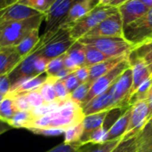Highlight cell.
<instances>
[{"label": "cell", "instance_id": "1", "mask_svg": "<svg viewBox=\"0 0 152 152\" xmlns=\"http://www.w3.org/2000/svg\"><path fill=\"white\" fill-rule=\"evenodd\" d=\"M85 117L82 107L69 98L57 110L35 118L29 128H58L66 131L81 123Z\"/></svg>", "mask_w": 152, "mask_h": 152}, {"label": "cell", "instance_id": "2", "mask_svg": "<svg viewBox=\"0 0 152 152\" xmlns=\"http://www.w3.org/2000/svg\"><path fill=\"white\" fill-rule=\"evenodd\" d=\"M75 42L69 28L59 27L53 31L44 33L34 50L39 56L51 60L66 53Z\"/></svg>", "mask_w": 152, "mask_h": 152}, {"label": "cell", "instance_id": "3", "mask_svg": "<svg viewBox=\"0 0 152 152\" xmlns=\"http://www.w3.org/2000/svg\"><path fill=\"white\" fill-rule=\"evenodd\" d=\"M43 20L45 14L41 13L23 20L0 22V49L15 47L32 29L40 28Z\"/></svg>", "mask_w": 152, "mask_h": 152}, {"label": "cell", "instance_id": "4", "mask_svg": "<svg viewBox=\"0 0 152 152\" xmlns=\"http://www.w3.org/2000/svg\"><path fill=\"white\" fill-rule=\"evenodd\" d=\"M118 12V7L111 5H97L69 28L71 37L76 41L79 40L102 20Z\"/></svg>", "mask_w": 152, "mask_h": 152}, {"label": "cell", "instance_id": "5", "mask_svg": "<svg viewBox=\"0 0 152 152\" xmlns=\"http://www.w3.org/2000/svg\"><path fill=\"white\" fill-rule=\"evenodd\" d=\"M84 45H91L109 57H118L128 55L134 46L130 44L125 37H82L78 40Z\"/></svg>", "mask_w": 152, "mask_h": 152}, {"label": "cell", "instance_id": "6", "mask_svg": "<svg viewBox=\"0 0 152 152\" xmlns=\"http://www.w3.org/2000/svg\"><path fill=\"white\" fill-rule=\"evenodd\" d=\"M123 37L134 47L152 38V7L141 18L123 28Z\"/></svg>", "mask_w": 152, "mask_h": 152}, {"label": "cell", "instance_id": "7", "mask_svg": "<svg viewBox=\"0 0 152 152\" xmlns=\"http://www.w3.org/2000/svg\"><path fill=\"white\" fill-rule=\"evenodd\" d=\"M130 67V63L128 61V56L121 61L117 66H115L112 69H110L108 73L104 74L103 76L97 78L92 85L89 89V92L86 95V98L81 107H84L86 104H87L91 100H93L97 95L101 94L104 91H106L110 86H111L115 81L118 79V77L128 68Z\"/></svg>", "mask_w": 152, "mask_h": 152}, {"label": "cell", "instance_id": "8", "mask_svg": "<svg viewBox=\"0 0 152 152\" xmlns=\"http://www.w3.org/2000/svg\"><path fill=\"white\" fill-rule=\"evenodd\" d=\"M133 84V72L131 67L126 69L112 86V107L114 109H126L130 90Z\"/></svg>", "mask_w": 152, "mask_h": 152}, {"label": "cell", "instance_id": "9", "mask_svg": "<svg viewBox=\"0 0 152 152\" xmlns=\"http://www.w3.org/2000/svg\"><path fill=\"white\" fill-rule=\"evenodd\" d=\"M131 107V117L129 125L122 140L135 137L145 126L149 119V104L147 101H141L134 103Z\"/></svg>", "mask_w": 152, "mask_h": 152}, {"label": "cell", "instance_id": "10", "mask_svg": "<svg viewBox=\"0 0 152 152\" xmlns=\"http://www.w3.org/2000/svg\"><path fill=\"white\" fill-rule=\"evenodd\" d=\"M123 37V22L120 13L118 12L101 23H99L95 28L90 30L83 37Z\"/></svg>", "mask_w": 152, "mask_h": 152}, {"label": "cell", "instance_id": "11", "mask_svg": "<svg viewBox=\"0 0 152 152\" xmlns=\"http://www.w3.org/2000/svg\"><path fill=\"white\" fill-rule=\"evenodd\" d=\"M77 1V0H56L45 13V33L57 29Z\"/></svg>", "mask_w": 152, "mask_h": 152}, {"label": "cell", "instance_id": "12", "mask_svg": "<svg viewBox=\"0 0 152 152\" xmlns=\"http://www.w3.org/2000/svg\"><path fill=\"white\" fill-rule=\"evenodd\" d=\"M38 57V53L34 50L30 54L26 56L21 60V61L8 74L9 79L11 81V86L18 83L20 80L32 77L39 75L35 67V62L37 58Z\"/></svg>", "mask_w": 152, "mask_h": 152}, {"label": "cell", "instance_id": "13", "mask_svg": "<svg viewBox=\"0 0 152 152\" xmlns=\"http://www.w3.org/2000/svg\"><path fill=\"white\" fill-rule=\"evenodd\" d=\"M118 9L122 19L123 28L141 18L150 10V8L141 0H128L118 6Z\"/></svg>", "mask_w": 152, "mask_h": 152}, {"label": "cell", "instance_id": "14", "mask_svg": "<svg viewBox=\"0 0 152 152\" xmlns=\"http://www.w3.org/2000/svg\"><path fill=\"white\" fill-rule=\"evenodd\" d=\"M97 5V0H77L73 4L67 16L61 21L60 27L69 28L76 21H77L79 19H81L93 9H94Z\"/></svg>", "mask_w": 152, "mask_h": 152}, {"label": "cell", "instance_id": "15", "mask_svg": "<svg viewBox=\"0 0 152 152\" xmlns=\"http://www.w3.org/2000/svg\"><path fill=\"white\" fill-rule=\"evenodd\" d=\"M112 86H110L106 91H104L101 94L94 97L84 107H82L85 116L99 113L102 111H110L113 110V107H112Z\"/></svg>", "mask_w": 152, "mask_h": 152}, {"label": "cell", "instance_id": "16", "mask_svg": "<svg viewBox=\"0 0 152 152\" xmlns=\"http://www.w3.org/2000/svg\"><path fill=\"white\" fill-rule=\"evenodd\" d=\"M41 14L36 10L20 3H16L0 11V22L23 20Z\"/></svg>", "mask_w": 152, "mask_h": 152}, {"label": "cell", "instance_id": "17", "mask_svg": "<svg viewBox=\"0 0 152 152\" xmlns=\"http://www.w3.org/2000/svg\"><path fill=\"white\" fill-rule=\"evenodd\" d=\"M133 72V84L130 90L129 99L138 90L141 85L152 77L146 64L139 59H128ZM128 99V101H129Z\"/></svg>", "mask_w": 152, "mask_h": 152}, {"label": "cell", "instance_id": "18", "mask_svg": "<svg viewBox=\"0 0 152 152\" xmlns=\"http://www.w3.org/2000/svg\"><path fill=\"white\" fill-rule=\"evenodd\" d=\"M23 58L16 51L15 47L0 49V76L8 75L21 61Z\"/></svg>", "mask_w": 152, "mask_h": 152}, {"label": "cell", "instance_id": "19", "mask_svg": "<svg viewBox=\"0 0 152 152\" xmlns=\"http://www.w3.org/2000/svg\"><path fill=\"white\" fill-rule=\"evenodd\" d=\"M46 79H47V75L45 73L37 75L36 77L21 79L18 83L11 86V90L8 94H26L37 90L46 81Z\"/></svg>", "mask_w": 152, "mask_h": 152}, {"label": "cell", "instance_id": "20", "mask_svg": "<svg viewBox=\"0 0 152 152\" xmlns=\"http://www.w3.org/2000/svg\"><path fill=\"white\" fill-rule=\"evenodd\" d=\"M128 55H123L118 57H112L104 61L99 62L93 66L89 67V78L88 83L92 85L97 78L108 73L110 69H112L115 66H117L121 61L126 59Z\"/></svg>", "mask_w": 152, "mask_h": 152}, {"label": "cell", "instance_id": "21", "mask_svg": "<svg viewBox=\"0 0 152 152\" xmlns=\"http://www.w3.org/2000/svg\"><path fill=\"white\" fill-rule=\"evenodd\" d=\"M131 117V107H128L113 123V125L108 129L107 141L122 139L126 134Z\"/></svg>", "mask_w": 152, "mask_h": 152}, {"label": "cell", "instance_id": "22", "mask_svg": "<svg viewBox=\"0 0 152 152\" xmlns=\"http://www.w3.org/2000/svg\"><path fill=\"white\" fill-rule=\"evenodd\" d=\"M40 40L39 37V28L32 29L16 46L15 49L21 58H25L30 54L34 49L37 47Z\"/></svg>", "mask_w": 152, "mask_h": 152}, {"label": "cell", "instance_id": "23", "mask_svg": "<svg viewBox=\"0 0 152 152\" xmlns=\"http://www.w3.org/2000/svg\"><path fill=\"white\" fill-rule=\"evenodd\" d=\"M128 59H139L142 61L152 76V41L134 47L128 54Z\"/></svg>", "mask_w": 152, "mask_h": 152}, {"label": "cell", "instance_id": "24", "mask_svg": "<svg viewBox=\"0 0 152 152\" xmlns=\"http://www.w3.org/2000/svg\"><path fill=\"white\" fill-rule=\"evenodd\" d=\"M35 119L31 110L17 111L13 117L7 121L12 128H29Z\"/></svg>", "mask_w": 152, "mask_h": 152}, {"label": "cell", "instance_id": "25", "mask_svg": "<svg viewBox=\"0 0 152 152\" xmlns=\"http://www.w3.org/2000/svg\"><path fill=\"white\" fill-rule=\"evenodd\" d=\"M122 141V139L107 141L102 143H87L80 146L77 152H111Z\"/></svg>", "mask_w": 152, "mask_h": 152}, {"label": "cell", "instance_id": "26", "mask_svg": "<svg viewBox=\"0 0 152 152\" xmlns=\"http://www.w3.org/2000/svg\"><path fill=\"white\" fill-rule=\"evenodd\" d=\"M107 134L108 128L102 126L93 131L84 133L79 142L82 145L87 143H102L107 142Z\"/></svg>", "mask_w": 152, "mask_h": 152}, {"label": "cell", "instance_id": "27", "mask_svg": "<svg viewBox=\"0 0 152 152\" xmlns=\"http://www.w3.org/2000/svg\"><path fill=\"white\" fill-rule=\"evenodd\" d=\"M109 112L110 111H102L99 113L86 116L82 121L84 126V133H87L100 126H102L107 118V115Z\"/></svg>", "mask_w": 152, "mask_h": 152}, {"label": "cell", "instance_id": "28", "mask_svg": "<svg viewBox=\"0 0 152 152\" xmlns=\"http://www.w3.org/2000/svg\"><path fill=\"white\" fill-rule=\"evenodd\" d=\"M84 45V44H83ZM85 46V53H86V66L90 67L94 64H97L99 62L104 61L110 58L108 55L104 54L98 49L88 45H84Z\"/></svg>", "mask_w": 152, "mask_h": 152}, {"label": "cell", "instance_id": "29", "mask_svg": "<svg viewBox=\"0 0 152 152\" xmlns=\"http://www.w3.org/2000/svg\"><path fill=\"white\" fill-rule=\"evenodd\" d=\"M66 54L70 57L74 62L78 66H86V53H85V46L78 40L76 41L67 51Z\"/></svg>", "mask_w": 152, "mask_h": 152}, {"label": "cell", "instance_id": "30", "mask_svg": "<svg viewBox=\"0 0 152 152\" xmlns=\"http://www.w3.org/2000/svg\"><path fill=\"white\" fill-rule=\"evenodd\" d=\"M17 111L13 98L9 94H6L0 103V119L7 122Z\"/></svg>", "mask_w": 152, "mask_h": 152}, {"label": "cell", "instance_id": "31", "mask_svg": "<svg viewBox=\"0 0 152 152\" xmlns=\"http://www.w3.org/2000/svg\"><path fill=\"white\" fill-rule=\"evenodd\" d=\"M152 86V77L148 78L145 82H143L141 86L138 88V90L134 94V95L129 99L128 101V105L131 106L135 102H141V101H147L151 88Z\"/></svg>", "mask_w": 152, "mask_h": 152}, {"label": "cell", "instance_id": "32", "mask_svg": "<svg viewBox=\"0 0 152 152\" xmlns=\"http://www.w3.org/2000/svg\"><path fill=\"white\" fill-rule=\"evenodd\" d=\"M54 79L55 78L53 77H48L47 76L46 81L39 87L40 94H41L45 103H51V102H53L58 100L56 97L54 88H53Z\"/></svg>", "mask_w": 152, "mask_h": 152}, {"label": "cell", "instance_id": "33", "mask_svg": "<svg viewBox=\"0 0 152 152\" xmlns=\"http://www.w3.org/2000/svg\"><path fill=\"white\" fill-rule=\"evenodd\" d=\"M84 134V126L83 123L77 124L73 126L68 128L64 133V142L65 143L77 142L80 141Z\"/></svg>", "mask_w": 152, "mask_h": 152}, {"label": "cell", "instance_id": "34", "mask_svg": "<svg viewBox=\"0 0 152 152\" xmlns=\"http://www.w3.org/2000/svg\"><path fill=\"white\" fill-rule=\"evenodd\" d=\"M90 87H91V85L88 82L80 84L73 92L70 93V99L81 106L86 98V95L89 92Z\"/></svg>", "mask_w": 152, "mask_h": 152}, {"label": "cell", "instance_id": "35", "mask_svg": "<svg viewBox=\"0 0 152 152\" xmlns=\"http://www.w3.org/2000/svg\"><path fill=\"white\" fill-rule=\"evenodd\" d=\"M64 54L49 60L47 67H46V70H45V74L48 77H54L61 69L64 68V62H63Z\"/></svg>", "mask_w": 152, "mask_h": 152}, {"label": "cell", "instance_id": "36", "mask_svg": "<svg viewBox=\"0 0 152 152\" xmlns=\"http://www.w3.org/2000/svg\"><path fill=\"white\" fill-rule=\"evenodd\" d=\"M111 152H137L136 136L127 140H122Z\"/></svg>", "mask_w": 152, "mask_h": 152}, {"label": "cell", "instance_id": "37", "mask_svg": "<svg viewBox=\"0 0 152 152\" xmlns=\"http://www.w3.org/2000/svg\"><path fill=\"white\" fill-rule=\"evenodd\" d=\"M53 88L56 94V97L59 101L64 102L70 98V93L67 89L63 80L55 78L53 81Z\"/></svg>", "mask_w": 152, "mask_h": 152}, {"label": "cell", "instance_id": "38", "mask_svg": "<svg viewBox=\"0 0 152 152\" xmlns=\"http://www.w3.org/2000/svg\"><path fill=\"white\" fill-rule=\"evenodd\" d=\"M20 4L30 7L40 13H45L49 10V5L45 0H19Z\"/></svg>", "mask_w": 152, "mask_h": 152}, {"label": "cell", "instance_id": "39", "mask_svg": "<svg viewBox=\"0 0 152 152\" xmlns=\"http://www.w3.org/2000/svg\"><path fill=\"white\" fill-rule=\"evenodd\" d=\"M137 152H152V133L137 135Z\"/></svg>", "mask_w": 152, "mask_h": 152}, {"label": "cell", "instance_id": "40", "mask_svg": "<svg viewBox=\"0 0 152 152\" xmlns=\"http://www.w3.org/2000/svg\"><path fill=\"white\" fill-rule=\"evenodd\" d=\"M10 96H12L13 98L14 101V104L15 107L17 109L18 111H21V110H31V107L28 103V101L27 99V95L26 94H7Z\"/></svg>", "mask_w": 152, "mask_h": 152}, {"label": "cell", "instance_id": "41", "mask_svg": "<svg viewBox=\"0 0 152 152\" xmlns=\"http://www.w3.org/2000/svg\"><path fill=\"white\" fill-rule=\"evenodd\" d=\"M26 95H27V99L28 101V103H29L31 109L40 107V106H42L43 104L45 103L43 97H42V95H41V94H40L39 88L37 89V90L26 93Z\"/></svg>", "mask_w": 152, "mask_h": 152}, {"label": "cell", "instance_id": "42", "mask_svg": "<svg viewBox=\"0 0 152 152\" xmlns=\"http://www.w3.org/2000/svg\"><path fill=\"white\" fill-rule=\"evenodd\" d=\"M81 145L82 144L80 143V142H72V143L62 142L46 152H77Z\"/></svg>", "mask_w": 152, "mask_h": 152}, {"label": "cell", "instance_id": "43", "mask_svg": "<svg viewBox=\"0 0 152 152\" xmlns=\"http://www.w3.org/2000/svg\"><path fill=\"white\" fill-rule=\"evenodd\" d=\"M28 130L36 134H42L45 136H56L65 133V130L58 128H29Z\"/></svg>", "mask_w": 152, "mask_h": 152}, {"label": "cell", "instance_id": "44", "mask_svg": "<svg viewBox=\"0 0 152 152\" xmlns=\"http://www.w3.org/2000/svg\"><path fill=\"white\" fill-rule=\"evenodd\" d=\"M62 80H63V82H64V84H65V86H66V87H67V89L69 90V93L73 92L81 84L78 81V79L77 78V77L74 74V72L69 74L67 77H65Z\"/></svg>", "mask_w": 152, "mask_h": 152}, {"label": "cell", "instance_id": "45", "mask_svg": "<svg viewBox=\"0 0 152 152\" xmlns=\"http://www.w3.org/2000/svg\"><path fill=\"white\" fill-rule=\"evenodd\" d=\"M74 74L76 75L77 78L78 79V81L81 84L86 83L88 81V78H89V67H87V66L78 67L74 71Z\"/></svg>", "mask_w": 152, "mask_h": 152}, {"label": "cell", "instance_id": "46", "mask_svg": "<svg viewBox=\"0 0 152 152\" xmlns=\"http://www.w3.org/2000/svg\"><path fill=\"white\" fill-rule=\"evenodd\" d=\"M11 90V81L8 75L0 76V94L6 95Z\"/></svg>", "mask_w": 152, "mask_h": 152}, {"label": "cell", "instance_id": "47", "mask_svg": "<svg viewBox=\"0 0 152 152\" xmlns=\"http://www.w3.org/2000/svg\"><path fill=\"white\" fill-rule=\"evenodd\" d=\"M48 61H49L48 59H46V58H45V57H42V56H39V55H38V57L37 58L36 62H35V67H36L37 72L39 75L45 73V70H46V67H47Z\"/></svg>", "mask_w": 152, "mask_h": 152}, {"label": "cell", "instance_id": "48", "mask_svg": "<svg viewBox=\"0 0 152 152\" xmlns=\"http://www.w3.org/2000/svg\"><path fill=\"white\" fill-rule=\"evenodd\" d=\"M63 62H64V68H66L67 69L70 70L71 72H74L78 68V66L74 62V61L70 57H69L66 53L64 54Z\"/></svg>", "mask_w": 152, "mask_h": 152}, {"label": "cell", "instance_id": "49", "mask_svg": "<svg viewBox=\"0 0 152 152\" xmlns=\"http://www.w3.org/2000/svg\"><path fill=\"white\" fill-rule=\"evenodd\" d=\"M71 73H73V72H71L70 70H69V69H67L66 68H63L62 69H61L53 77H55V78H57V79H64L65 77H67L69 74H71Z\"/></svg>", "mask_w": 152, "mask_h": 152}, {"label": "cell", "instance_id": "50", "mask_svg": "<svg viewBox=\"0 0 152 152\" xmlns=\"http://www.w3.org/2000/svg\"><path fill=\"white\" fill-rule=\"evenodd\" d=\"M18 2H19V0H0V11L5 9L8 6H11Z\"/></svg>", "mask_w": 152, "mask_h": 152}, {"label": "cell", "instance_id": "51", "mask_svg": "<svg viewBox=\"0 0 152 152\" xmlns=\"http://www.w3.org/2000/svg\"><path fill=\"white\" fill-rule=\"evenodd\" d=\"M10 129H12V126L6 121L0 119V134L9 131Z\"/></svg>", "mask_w": 152, "mask_h": 152}, {"label": "cell", "instance_id": "52", "mask_svg": "<svg viewBox=\"0 0 152 152\" xmlns=\"http://www.w3.org/2000/svg\"><path fill=\"white\" fill-rule=\"evenodd\" d=\"M147 102L149 104V119H151L152 118V86L151 88V92H150Z\"/></svg>", "mask_w": 152, "mask_h": 152}, {"label": "cell", "instance_id": "53", "mask_svg": "<svg viewBox=\"0 0 152 152\" xmlns=\"http://www.w3.org/2000/svg\"><path fill=\"white\" fill-rule=\"evenodd\" d=\"M126 1H128V0H110V5L114 6V7H118L121 4H123L124 3H126Z\"/></svg>", "mask_w": 152, "mask_h": 152}, {"label": "cell", "instance_id": "54", "mask_svg": "<svg viewBox=\"0 0 152 152\" xmlns=\"http://www.w3.org/2000/svg\"><path fill=\"white\" fill-rule=\"evenodd\" d=\"M98 5H110V0H97Z\"/></svg>", "mask_w": 152, "mask_h": 152}, {"label": "cell", "instance_id": "55", "mask_svg": "<svg viewBox=\"0 0 152 152\" xmlns=\"http://www.w3.org/2000/svg\"><path fill=\"white\" fill-rule=\"evenodd\" d=\"M143 4H145L149 8L152 7V0H141Z\"/></svg>", "mask_w": 152, "mask_h": 152}, {"label": "cell", "instance_id": "56", "mask_svg": "<svg viewBox=\"0 0 152 152\" xmlns=\"http://www.w3.org/2000/svg\"><path fill=\"white\" fill-rule=\"evenodd\" d=\"M45 1H46V3L48 4L49 7H51V6H52V4H53L56 0H45Z\"/></svg>", "mask_w": 152, "mask_h": 152}, {"label": "cell", "instance_id": "57", "mask_svg": "<svg viewBox=\"0 0 152 152\" xmlns=\"http://www.w3.org/2000/svg\"><path fill=\"white\" fill-rule=\"evenodd\" d=\"M4 98V95H3V94H0V103H1V102L3 101V99Z\"/></svg>", "mask_w": 152, "mask_h": 152}, {"label": "cell", "instance_id": "58", "mask_svg": "<svg viewBox=\"0 0 152 152\" xmlns=\"http://www.w3.org/2000/svg\"><path fill=\"white\" fill-rule=\"evenodd\" d=\"M152 41V38H151V41H149V42H151ZM147 43H148V42H147Z\"/></svg>", "mask_w": 152, "mask_h": 152}]
</instances>
